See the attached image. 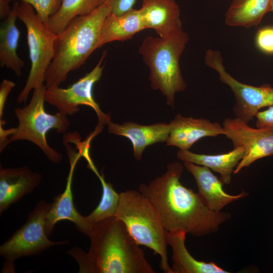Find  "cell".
<instances>
[{
  "mask_svg": "<svg viewBox=\"0 0 273 273\" xmlns=\"http://www.w3.org/2000/svg\"><path fill=\"white\" fill-rule=\"evenodd\" d=\"M30 5L21 2L17 17L26 28L31 67L25 85L19 94L18 103L25 102L30 92L45 82L46 71L54 56L57 35L39 19Z\"/></svg>",
  "mask_w": 273,
  "mask_h": 273,
  "instance_id": "52a82bcc",
  "label": "cell"
},
{
  "mask_svg": "<svg viewBox=\"0 0 273 273\" xmlns=\"http://www.w3.org/2000/svg\"><path fill=\"white\" fill-rule=\"evenodd\" d=\"M139 12L147 28L166 37L182 29L180 9L174 0H143Z\"/></svg>",
  "mask_w": 273,
  "mask_h": 273,
  "instance_id": "2e32d148",
  "label": "cell"
},
{
  "mask_svg": "<svg viewBox=\"0 0 273 273\" xmlns=\"http://www.w3.org/2000/svg\"><path fill=\"white\" fill-rule=\"evenodd\" d=\"M10 2L7 0H0V17L5 19L9 15L11 9L9 6Z\"/></svg>",
  "mask_w": 273,
  "mask_h": 273,
  "instance_id": "f546056e",
  "label": "cell"
},
{
  "mask_svg": "<svg viewBox=\"0 0 273 273\" xmlns=\"http://www.w3.org/2000/svg\"><path fill=\"white\" fill-rule=\"evenodd\" d=\"M44 84L33 89L29 103L23 108L14 110L18 120V126L10 136L8 142L26 140L37 146L52 162L58 163L62 160L61 154L48 143L47 135L51 130L60 133L66 132L70 125L67 115L60 112L48 113L44 110Z\"/></svg>",
  "mask_w": 273,
  "mask_h": 273,
  "instance_id": "8992f818",
  "label": "cell"
},
{
  "mask_svg": "<svg viewBox=\"0 0 273 273\" xmlns=\"http://www.w3.org/2000/svg\"><path fill=\"white\" fill-rule=\"evenodd\" d=\"M87 253L94 273H154L142 248L115 216L92 225Z\"/></svg>",
  "mask_w": 273,
  "mask_h": 273,
  "instance_id": "3957f363",
  "label": "cell"
},
{
  "mask_svg": "<svg viewBox=\"0 0 273 273\" xmlns=\"http://www.w3.org/2000/svg\"><path fill=\"white\" fill-rule=\"evenodd\" d=\"M205 63L219 74L220 80L233 92L235 99L233 111L236 117L248 123L260 109L273 106V87L268 84L252 86L235 79L225 70L222 56L218 51L207 50Z\"/></svg>",
  "mask_w": 273,
  "mask_h": 273,
  "instance_id": "30bf717a",
  "label": "cell"
},
{
  "mask_svg": "<svg viewBox=\"0 0 273 273\" xmlns=\"http://www.w3.org/2000/svg\"><path fill=\"white\" fill-rule=\"evenodd\" d=\"M115 216L123 222L139 245L159 255L160 266L165 273H173L168 262L167 231L148 198L139 191L130 190L120 193Z\"/></svg>",
  "mask_w": 273,
  "mask_h": 273,
  "instance_id": "5b68a950",
  "label": "cell"
},
{
  "mask_svg": "<svg viewBox=\"0 0 273 273\" xmlns=\"http://www.w3.org/2000/svg\"><path fill=\"white\" fill-rule=\"evenodd\" d=\"M271 0H233L225 16L231 26L249 28L256 26L269 12Z\"/></svg>",
  "mask_w": 273,
  "mask_h": 273,
  "instance_id": "7402d4cb",
  "label": "cell"
},
{
  "mask_svg": "<svg viewBox=\"0 0 273 273\" xmlns=\"http://www.w3.org/2000/svg\"><path fill=\"white\" fill-rule=\"evenodd\" d=\"M106 55V52H104L93 69L69 87L67 88L51 87L47 88L45 92V101L55 106L59 112L66 115L71 116L77 113L80 105L91 107L98 117L99 125L96 130L99 132L103 126L111 120L110 115L101 110L93 94L94 84L102 76L104 68L102 64Z\"/></svg>",
  "mask_w": 273,
  "mask_h": 273,
  "instance_id": "9c48e42d",
  "label": "cell"
},
{
  "mask_svg": "<svg viewBox=\"0 0 273 273\" xmlns=\"http://www.w3.org/2000/svg\"><path fill=\"white\" fill-rule=\"evenodd\" d=\"M19 2L15 1L8 16L0 26V66L12 70L18 76L22 74L24 62L17 53L20 32L16 25Z\"/></svg>",
  "mask_w": 273,
  "mask_h": 273,
  "instance_id": "ffe728a7",
  "label": "cell"
},
{
  "mask_svg": "<svg viewBox=\"0 0 273 273\" xmlns=\"http://www.w3.org/2000/svg\"><path fill=\"white\" fill-rule=\"evenodd\" d=\"M20 1L32 6L40 21L47 27L49 18L60 8L62 0H7Z\"/></svg>",
  "mask_w": 273,
  "mask_h": 273,
  "instance_id": "d4e9b609",
  "label": "cell"
},
{
  "mask_svg": "<svg viewBox=\"0 0 273 273\" xmlns=\"http://www.w3.org/2000/svg\"><path fill=\"white\" fill-rule=\"evenodd\" d=\"M106 0H62L59 10L49 18L47 27L56 35L75 17L90 14Z\"/></svg>",
  "mask_w": 273,
  "mask_h": 273,
  "instance_id": "603a6c76",
  "label": "cell"
},
{
  "mask_svg": "<svg viewBox=\"0 0 273 273\" xmlns=\"http://www.w3.org/2000/svg\"><path fill=\"white\" fill-rule=\"evenodd\" d=\"M94 172L101 183L102 195L97 207L88 215L85 216L87 222L91 225L107 218L114 216L120 200V194L114 190L110 183L105 180L103 173L100 174L98 170Z\"/></svg>",
  "mask_w": 273,
  "mask_h": 273,
  "instance_id": "cb8c5ba5",
  "label": "cell"
},
{
  "mask_svg": "<svg viewBox=\"0 0 273 273\" xmlns=\"http://www.w3.org/2000/svg\"><path fill=\"white\" fill-rule=\"evenodd\" d=\"M41 175L27 166L0 169V213L37 187Z\"/></svg>",
  "mask_w": 273,
  "mask_h": 273,
  "instance_id": "e0dca14e",
  "label": "cell"
},
{
  "mask_svg": "<svg viewBox=\"0 0 273 273\" xmlns=\"http://www.w3.org/2000/svg\"><path fill=\"white\" fill-rule=\"evenodd\" d=\"M183 170L180 162L170 163L165 173L141 184L139 191L155 208L167 232L183 231L197 237L217 232L231 214L211 211L198 193L183 186L179 180Z\"/></svg>",
  "mask_w": 273,
  "mask_h": 273,
  "instance_id": "6da1fadb",
  "label": "cell"
},
{
  "mask_svg": "<svg viewBox=\"0 0 273 273\" xmlns=\"http://www.w3.org/2000/svg\"><path fill=\"white\" fill-rule=\"evenodd\" d=\"M269 12H273V0L271 1Z\"/></svg>",
  "mask_w": 273,
  "mask_h": 273,
  "instance_id": "4dcf8cb0",
  "label": "cell"
},
{
  "mask_svg": "<svg viewBox=\"0 0 273 273\" xmlns=\"http://www.w3.org/2000/svg\"><path fill=\"white\" fill-rule=\"evenodd\" d=\"M183 165L194 176L198 194L212 211H221V210L227 205L248 195L244 191L236 195L226 193L223 189V183L207 167L190 162H184Z\"/></svg>",
  "mask_w": 273,
  "mask_h": 273,
  "instance_id": "5bb4252c",
  "label": "cell"
},
{
  "mask_svg": "<svg viewBox=\"0 0 273 273\" xmlns=\"http://www.w3.org/2000/svg\"><path fill=\"white\" fill-rule=\"evenodd\" d=\"M139 10L131 9L121 15L111 12L105 18L101 29L100 43L123 41L145 29Z\"/></svg>",
  "mask_w": 273,
  "mask_h": 273,
  "instance_id": "44dd1931",
  "label": "cell"
},
{
  "mask_svg": "<svg viewBox=\"0 0 273 273\" xmlns=\"http://www.w3.org/2000/svg\"><path fill=\"white\" fill-rule=\"evenodd\" d=\"M186 233L167 232L168 245L172 249L173 273H229L213 262H205L194 258L185 245Z\"/></svg>",
  "mask_w": 273,
  "mask_h": 273,
  "instance_id": "d6986e66",
  "label": "cell"
},
{
  "mask_svg": "<svg viewBox=\"0 0 273 273\" xmlns=\"http://www.w3.org/2000/svg\"><path fill=\"white\" fill-rule=\"evenodd\" d=\"M111 12L110 1L106 0L90 14L74 18L57 35L54 56L46 73L47 88L59 86L70 72L78 69L101 47V27Z\"/></svg>",
  "mask_w": 273,
  "mask_h": 273,
  "instance_id": "7a4b0ae2",
  "label": "cell"
},
{
  "mask_svg": "<svg viewBox=\"0 0 273 273\" xmlns=\"http://www.w3.org/2000/svg\"><path fill=\"white\" fill-rule=\"evenodd\" d=\"M107 125L109 133L129 140L132 145L134 157L138 160H141L143 151L147 146L166 142L170 131V124L166 123L143 125L129 121L119 124L111 120Z\"/></svg>",
  "mask_w": 273,
  "mask_h": 273,
  "instance_id": "9a60e30c",
  "label": "cell"
},
{
  "mask_svg": "<svg viewBox=\"0 0 273 273\" xmlns=\"http://www.w3.org/2000/svg\"><path fill=\"white\" fill-rule=\"evenodd\" d=\"M189 39L188 33L181 29L166 37L148 36L139 48L150 69L152 88L160 90L172 108L175 94L184 91L187 86L179 60Z\"/></svg>",
  "mask_w": 273,
  "mask_h": 273,
  "instance_id": "277c9868",
  "label": "cell"
},
{
  "mask_svg": "<svg viewBox=\"0 0 273 273\" xmlns=\"http://www.w3.org/2000/svg\"><path fill=\"white\" fill-rule=\"evenodd\" d=\"M255 42L262 52L273 54V26H267L259 29L255 36Z\"/></svg>",
  "mask_w": 273,
  "mask_h": 273,
  "instance_id": "484cf974",
  "label": "cell"
},
{
  "mask_svg": "<svg viewBox=\"0 0 273 273\" xmlns=\"http://www.w3.org/2000/svg\"><path fill=\"white\" fill-rule=\"evenodd\" d=\"M255 117L257 127L273 128V106L268 107L264 111H259Z\"/></svg>",
  "mask_w": 273,
  "mask_h": 273,
  "instance_id": "83f0119b",
  "label": "cell"
},
{
  "mask_svg": "<svg viewBox=\"0 0 273 273\" xmlns=\"http://www.w3.org/2000/svg\"><path fill=\"white\" fill-rule=\"evenodd\" d=\"M166 145L179 150H189L197 141L205 137L224 135L222 126L204 118L184 117L177 114L170 121Z\"/></svg>",
  "mask_w": 273,
  "mask_h": 273,
  "instance_id": "4fadbf2b",
  "label": "cell"
},
{
  "mask_svg": "<svg viewBox=\"0 0 273 273\" xmlns=\"http://www.w3.org/2000/svg\"><path fill=\"white\" fill-rule=\"evenodd\" d=\"M15 86L12 81L4 79L0 85V118L3 116L4 109L9 94Z\"/></svg>",
  "mask_w": 273,
  "mask_h": 273,
  "instance_id": "f1b7e54d",
  "label": "cell"
},
{
  "mask_svg": "<svg viewBox=\"0 0 273 273\" xmlns=\"http://www.w3.org/2000/svg\"><path fill=\"white\" fill-rule=\"evenodd\" d=\"M245 154V149L242 146L234 149L225 153L216 155L197 154L189 150H179L177 159L184 162H190L209 168L218 173L223 184H229L231 175Z\"/></svg>",
  "mask_w": 273,
  "mask_h": 273,
  "instance_id": "ac0fdd59",
  "label": "cell"
},
{
  "mask_svg": "<svg viewBox=\"0 0 273 273\" xmlns=\"http://www.w3.org/2000/svg\"><path fill=\"white\" fill-rule=\"evenodd\" d=\"M225 136L234 147L242 146L245 154L233 173L238 174L244 168L256 160L273 155V128L251 127L240 119L226 118L222 124Z\"/></svg>",
  "mask_w": 273,
  "mask_h": 273,
  "instance_id": "8fae6325",
  "label": "cell"
},
{
  "mask_svg": "<svg viewBox=\"0 0 273 273\" xmlns=\"http://www.w3.org/2000/svg\"><path fill=\"white\" fill-rule=\"evenodd\" d=\"M111 13L116 15H121L131 10L136 0H109Z\"/></svg>",
  "mask_w": 273,
  "mask_h": 273,
  "instance_id": "4316f807",
  "label": "cell"
},
{
  "mask_svg": "<svg viewBox=\"0 0 273 273\" xmlns=\"http://www.w3.org/2000/svg\"><path fill=\"white\" fill-rule=\"evenodd\" d=\"M51 203L41 200L29 214L26 221L0 247V255L11 270L15 260L24 256L36 255L52 246L64 245L68 241L49 240L45 231L47 214Z\"/></svg>",
  "mask_w": 273,
  "mask_h": 273,
  "instance_id": "ba28073f",
  "label": "cell"
},
{
  "mask_svg": "<svg viewBox=\"0 0 273 273\" xmlns=\"http://www.w3.org/2000/svg\"><path fill=\"white\" fill-rule=\"evenodd\" d=\"M63 143L66 148L69 159V172L64 191L61 194L56 196L53 203H51L46 216L45 231L49 236L52 234L54 225L58 221L68 220L75 224L79 232L88 236L92 225L87 222L85 216L81 215L76 209L73 203L72 191L75 167L78 160L82 156L79 151L78 152L74 151L68 142H64Z\"/></svg>",
  "mask_w": 273,
  "mask_h": 273,
  "instance_id": "7c38bea8",
  "label": "cell"
}]
</instances>
